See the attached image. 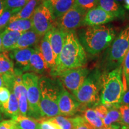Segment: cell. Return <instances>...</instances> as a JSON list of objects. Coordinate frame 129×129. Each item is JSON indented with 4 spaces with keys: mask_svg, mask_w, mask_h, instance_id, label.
I'll use <instances>...</instances> for the list:
<instances>
[{
    "mask_svg": "<svg viewBox=\"0 0 129 129\" xmlns=\"http://www.w3.org/2000/svg\"><path fill=\"white\" fill-rule=\"evenodd\" d=\"M87 62L86 51L74 31L66 35L62 51L51 70L53 77L59 76L62 72L72 69L84 67Z\"/></svg>",
    "mask_w": 129,
    "mask_h": 129,
    "instance_id": "1",
    "label": "cell"
},
{
    "mask_svg": "<svg viewBox=\"0 0 129 129\" xmlns=\"http://www.w3.org/2000/svg\"><path fill=\"white\" fill-rule=\"evenodd\" d=\"M39 88L41 117L51 118L60 115L58 100L63 88L60 81L43 77L39 80Z\"/></svg>",
    "mask_w": 129,
    "mask_h": 129,
    "instance_id": "2",
    "label": "cell"
},
{
    "mask_svg": "<svg viewBox=\"0 0 129 129\" xmlns=\"http://www.w3.org/2000/svg\"><path fill=\"white\" fill-rule=\"evenodd\" d=\"M125 91L122 65L102 74L100 103L107 107L119 105Z\"/></svg>",
    "mask_w": 129,
    "mask_h": 129,
    "instance_id": "3",
    "label": "cell"
},
{
    "mask_svg": "<svg viewBox=\"0 0 129 129\" xmlns=\"http://www.w3.org/2000/svg\"><path fill=\"white\" fill-rule=\"evenodd\" d=\"M115 37L114 29L108 26H89L81 32V44L85 51L96 55L109 47Z\"/></svg>",
    "mask_w": 129,
    "mask_h": 129,
    "instance_id": "4",
    "label": "cell"
},
{
    "mask_svg": "<svg viewBox=\"0 0 129 129\" xmlns=\"http://www.w3.org/2000/svg\"><path fill=\"white\" fill-rule=\"evenodd\" d=\"M101 75L99 70L89 73L80 88L74 95L80 104L98 105L100 102L99 93L101 90Z\"/></svg>",
    "mask_w": 129,
    "mask_h": 129,
    "instance_id": "5",
    "label": "cell"
},
{
    "mask_svg": "<svg viewBox=\"0 0 129 129\" xmlns=\"http://www.w3.org/2000/svg\"><path fill=\"white\" fill-rule=\"evenodd\" d=\"M40 78L33 72H26L22 75V80L26 90L29 111L28 115L39 120L41 118L40 109Z\"/></svg>",
    "mask_w": 129,
    "mask_h": 129,
    "instance_id": "6",
    "label": "cell"
},
{
    "mask_svg": "<svg viewBox=\"0 0 129 129\" xmlns=\"http://www.w3.org/2000/svg\"><path fill=\"white\" fill-rule=\"evenodd\" d=\"M128 50L129 26L124 29L112 41L108 53V62L109 66L116 68L122 65Z\"/></svg>",
    "mask_w": 129,
    "mask_h": 129,
    "instance_id": "7",
    "label": "cell"
},
{
    "mask_svg": "<svg viewBox=\"0 0 129 129\" xmlns=\"http://www.w3.org/2000/svg\"><path fill=\"white\" fill-rule=\"evenodd\" d=\"M30 19L32 29L40 37L44 36L55 25V20L46 1L35 9Z\"/></svg>",
    "mask_w": 129,
    "mask_h": 129,
    "instance_id": "8",
    "label": "cell"
},
{
    "mask_svg": "<svg viewBox=\"0 0 129 129\" xmlns=\"http://www.w3.org/2000/svg\"><path fill=\"white\" fill-rule=\"evenodd\" d=\"M86 11L74 5L71 9L57 19L56 25L64 31L72 32L76 29L84 25Z\"/></svg>",
    "mask_w": 129,
    "mask_h": 129,
    "instance_id": "9",
    "label": "cell"
},
{
    "mask_svg": "<svg viewBox=\"0 0 129 129\" xmlns=\"http://www.w3.org/2000/svg\"><path fill=\"white\" fill-rule=\"evenodd\" d=\"M89 70L85 67L66 71L59 75L62 85L72 95L76 93L89 74Z\"/></svg>",
    "mask_w": 129,
    "mask_h": 129,
    "instance_id": "10",
    "label": "cell"
},
{
    "mask_svg": "<svg viewBox=\"0 0 129 129\" xmlns=\"http://www.w3.org/2000/svg\"><path fill=\"white\" fill-rule=\"evenodd\" d=\"M80 106L81 104L75 97L64 87L63 88L58 100V108L60 115L64 117L73 116L78 112Z\"/></svg>",
    "mask_w": 129,
    "mask_h": 129,
    "instance_id": "11",
    "label": "cell"
},
{
    "mask_svg": "<svg viewBox=\"0 0 129 129\" xmlns=\"http://www.w3.org/2000/svg\"><path fill=\"white\" fill-rule=\"evenodd\" d=\"M117 18L114 14L106 12L98 6L87 11L84 19V25L96 26L103 25Z\"/></svg>",
    "mask_w": 129,
    "mask_h": 129,
    "instance_id": "12",
    "label": "cell"
},
{
    "mask_svg": "<svg viewBox=\"0 0 129 129\" xmlns=\"http://www.w3.org/2000/svg\"><path fill=\"white\" fill-rule=\"evenodd\" d=\"M67 33L68 32L64 31L58 28L57 26L54 25L47 33L45 34L50 44L56 62L62 51Z\"/></svg>",
    "mask_w": 129,
    "mask_h": 129,
    "instance_id": "13",
    "label": "cell"
},
{
    "mask_svg": "<svg viewBox=\"0 0 129 129\" xmlns=\"http://www.w3.org/2000/svg\"><path fill=\"white\" fill-rule=\"evenodd\" d=\"M11 51V53H9V55L18 66V69L22 72L29 71L30 59L34 51V48L13 49Z\"/></svg>",
    "mask_w": 129,
    "mask_h": 129,
    "instance_id": "14",
    "label": "cell"
},
{
    "mask_svg": "<svg viewBox=\"0 0 129 129\" xmlns=\"http://www.w3.org/2000/svg\"><path fill=\"white\" fill-rule=\"evenodd\" d=\"M119 106V105H115L108 107V110L107 114L103 120L106 128L110 129H125L126 128L124 127L121 123V117Z\"/></svg>",
    "mask_w": 129,
    "mask_h": 129,
    "instance_id": "15",
    "label": "cell"
},
{
    "mask_svg": "<svg viewBox=\"0 0 129 129\" xmlns=\"http://www.w3.org/2000/svg\"><path fill=\"white\" fill-rule=\"evenodd\" d=\"M50 9L54 20L65 14L74 4V0H45Z\"/></svg>",
    "mask_w": 129,
    "mask_h": 129,
    "instance_id": "16",
    "label": "cell"
},
{
    "mask_svg": "<svg viewBox=\"0 0 129 129\" xmlns=\"http://www.w3.org/2000/svg\"><path fill=\"white\" fill-rule=\"evenodd\" d=\"M38 47L48 68L51 70L53 69L56 66L55 58L50 44L46 35L41 38Z\"/></svg>",
    "mask_w": 129,
    "mask_h": 129,
    "instance_id": "17",
    "label": "cell"
},
{
    "mask_svg": "<svg viewBox=\"0 0 129 129\" xmlns=\"http://www.w3.org/2000/svg\"><path fill=\"white\" fill-rule=\"evenodd\" d=\"M41 37L32 29L23 32L19 37L18 41L13 49H22L34 46H36Z\"/></svg>",
    "mask_w": 129,
    "mask_h": 129,
    "instance_id": "18",
    "label": "cell"
},
{
    "mask_svg": "<svg viewBox=\"0 0 129 129\" xmlns=\"http://www.w3.org/2000/svg\"><path fill=\"white\" fill-rule=\"evenodd\" d=\"M49 69L43 59L38 46L34 48V51L32 54L29 62V71H32L37 74H43Z\"/></svg>",
    "mask_w": 129,
    "mask_h": 129,
    "instance_id": "19",
    "label": "cell"
},
{
    "mask_svg": "<svg viewBox=\"0 0 129 129\" xmlns=\"http://www.w3.org/2000/svg\"><path fill=\"white\" fill-rule=\"evenodd\" d=\"M45 0H29L25 6L19 12L12 17L10 21L17 19H29L31 18L35 9Z\"/></svg>",
    "mask_w": 129,
    "mask_h": 129,
    "instance_id": "20",
    "label": "cell"
},
{
    "mask_svg": "<svg viewBox=\"0 0 129 129\" xmlns=\"http://www.w3.org/2000/svg\"><path fill=\"white\" fill-rule=\"evenodd\" d=\"M22 33L4 29L1 33L3 49L4 51H11L18 41Z\"/></svg>",
    "mask_w": 129,
    "mask_h": 129,
    "instance_id": "21",
    "label": "cell"
},
{
    "mask_svg": "<svg viewBox=\"0 0 129 129\" xmlns=\"http://www.w3.org/2000/svg\"><path fill=\"white\" fill-rule=\"evenodd\" d=\"M97 6L117 17H120L124 14V11L116 0H98Z\"/></svg>",
    "mask_w": 129,
    "mask_h": 129,
    "instance_id": "22",
    "label": "cell"
},
{
    "mask_svg": "<svg viewBox=\"0 0 129 129\" xmlns=\"http://www.w3.org/2000/svg\"><path fill=\"white\" fill-rule=\"evenodd\" d=\"M16 123L17 129H37L39 127V122L37 120L28 116L19 114L12 118Z\"/></svg>",
    "mask_w": 129,
    "mask_h": 129,
    "instance_id": "23",
    "label": "cell"
},
{
    "mask_svg": "<svg viewBox=\"0 0 129 129\" xmlns=\"http://www.w3.org/2000/svg\"><path fill=\"white\" fill-rule=\"evenodd\" d=\"M5 29L23 33L32 29L31 19H17L10 22Z\"/></svg>",
    "mask_w": 129,
    "mask_h": 129,
    "instance_id": "24",
    "label": "cell"
},
{
    "mask_svg": "<svg viewBox=\"0 0 129 129\" xmlns=\"http://www.w3.org/2000/svg\"><path fill=\"white\" fill-rule=\"evenodd\" d=\"M13 60L9 55L8 51L0 53V75L14 71Z\"/></svg>",
    "mask_w": 129,
    "mask_h": 129,
    "instance_id": "25",
    "label": "cell"
},
{
    "mask_svg": "<svg viewBox=\"0 0 129 129\" xmlns=\"http://www.w3.org/2000/svg\"><path fill=\"white\" fill-rule=\"evenodd\" d=\"M1 113L4 114L7 117H11L12 119L17 117L20 114H19L18 99L12 91H11L9 102Z\"/></svg>",
    "mask_w": 129,
    "mask_h": 129,
    "instance_id": "26",
    "label": "cell"
},
{
    "mask_svg": "<svg viewBox=\"0 0 129 129\" xmlns=\"http://www.w3.org/2000/svg\"><path fill=\"white\" fill-rule=\"evenodd\" d=\"M85 120L88 124L94 128H104L105 125L103 120L97 115L94 109L87 108L84 112V116Z\"/></svg>",
    "mask_w": 129,
    "mask_h": 129,
    "instance_id": "27",
    "label": "cell"
},
{
    "mask_svg": "<svg viewBox=\"0 0 129 129\" xmlns=\"http://www.w3.org/2000/svg\"><path fill=\"white\" fill-rule=\"evenodd\" d=\"M50 120L55 122L62 129H74V123L72 118L57 115L56 117L51 118Z\"/></svg>",
    "mask_w": 129,
    "mask_h": 129,
    "instance_id": "28",
    "label": "cell"
},
{
    "mask_svg": "<svg viewBox=\"0 0 129 129\" xmlns=\"http://www.w3.org/2000/svg\"><path fill=\"white\" fill-rule=\"evenodd\" d=\"M29 0H5V10L14 11L17 13Z\"/></svg>",
    "mask_w": 129,
    "mask_h": 129,
    "instance_id": "29",
    "label": "cell"
},
{
    "mask_svg": "<svg viewBox=\"0 0 129 129\" xmlns=\"http://www.w3.org/2000/svg\"><path fill=\"white\" fill-rule=\"evenodd\" d=\"M19 114L21 115L28 116L29 105L26 93H22L18 99Z\"/></svg>",
    "mask_w": 129,
    "mask_h": 129,
    "instance_id": "30",
    "label": "cell"
},
{
    "mask_svg": "<svg viewBox=\"0 0 129 129\" xmlns=\"http://www.w3.org/2000/svg\"><path fill=\"white\" fill-rule=\"evenodd\" d=\"M98 0H74V4L84 10L87 11L98 6Z\"/></svg>",
    "mask_w": 129,
    "mask_h": 129,
    "instance_id": "31",
    "label": "cell"
},
{
    "mask_svg": "<svg viewBox=\"0 0 129 129\" xmlns=\"http://www.w3.org/2000/svg\"><path fill=\"white\" fill-rule=\"evenodd\" d=\"M16 13L14 11L5 10L2 14L0 16V32L6 29L12 17Z\"/></svg>",
    "mask_w": 129,
    "mask_h": 129,
    "instance_id": "32",
    "label": "cell"
},
{
    "mask_svg": "<svg viewBox=\"0 0 129 129\" xmlns=\"http://www.w3.org/2000/svg\"><path fill=\"white\" fill-rule=\"evenodd\" d=\"M10 94V90L6 87L3 86L0 88V111L1 112L7 104Z\"/></svg>",
    "mask_w": 129,
    "mask_h": 129,
    "instance_id": "33",
    "label": "cell"
},
{
    "mask_svg": "<svg viewBox=\"0 0 129 129\" xmlns=\"http://www.w3.org/2000/svg\"><path fill=\"white\" fill-rule=\"evenodd\" d=\"M122 77L124 83L126 84V88H129V50L127 53L124 60L122 64Z\"/></svg>",
    "mask_w": 129,
    "mask_h": 129,
    "instance_id": "34",
    "label": "cell"
},
{
    "mask_svg": "<svg viewBox=\"0 0 129 129\" xmlns=\"http://www.w3.org/2000/svg\"><path fill=\"white\" fill-rule=\"evenodd\" d=\"M74 123V129H93V128L87 122L82 116H77L72 118Z\"/></svg>",
    "mask_w": 129,
    "mask_h": 129,
    "instance_id": "35",
    "label": "cell"
},
{
    "mask_svg": "<svg viewBox=\"0 0 129 129\" xmlns=\"http://www.w3.org/2000/svg\"><path fill=\"white\" fill-rule=\"evenodd\" d=\"M119 110L122 125L126 128H129V105H120Z\"/></svg>",
    "mask_w": 129,
    "mask_h": 129,
    "instance_id": "36",
    "label": "cell"
},
{
    "mask_svg": "<svg viewBox=\"0 0 129 129\" xmlns=\"http://www.w3.org/2000/svg\"><path fill=\"white\" fill-rule=\"evenodd\" d=\"M39 128L40 129H62L57 124L50 119L39 122Z\"/></svg>",
    "mask_w": 129,
    "mask_h": 129,
    "instance_id": "37",
    "label": "cell"
},
{
    "mask_svg": "<svg viewBox=\"0 0 129 129\" xmlns=\"http://www.w3.org/2000/svg\"><path fill=\"white\" fill-rule=\"evenodd\" d=\"M94 110L95 111V112L96 113L97 115H98L101 120H103L105 118L106 114H107L108 108V107H106L105 105H104L99 104L98 105L96 106H95Z\"/></svg>",
    "mask_w": 129,
    "mask_h": 129,
    "instance_id": "38",
    "label": "cell"
},
{
    "mask_svg": "<svg viewBox=\"0 0 129 129\" xmlns=\"http://www.w3.org/2000/svg\"><path fill=\"white\" fill-rule=\"evenodd\" d=\"M0 129H17L14 121L11 120H3L0 122Z\"/></svg>",
    "mask_w": 129,
    "mask_h": 129,
    "instance_id": "39",
    "label": "cell"
},
{
    "mask_svg": "<svg viewBox=\"0 0 129 129\" xmlns=\"http://www.w3.org/2000/svg\"><path fill=\"white\" fill-rule=\"evenodd\" d=\"M120 105H129V88L124 93L120 101Z\"/></svg>",
    "mask_w": 129,
    "mask_h": 129,
    "instance_id": "40",
    "label": "cell"
},
{
    "mask_svg": "<svg viewBox=\"0 0 129 129\" xmlns=\"http://www.w3.org/2000/svg\"><path fill=\"white\" fill-rule=\"evenodd\" d=\"M5 10V0H0V16Z\"/></svg>",
    "mask_w": 129,
    "mask_h": 129,
    "instance_id": "41",
    "label": "cell"
},
{
    "mask_svg": "<svg viewBox=\"0 0 129 129\" xmlns=\"http://www.w3.org/2000/svg\"><path fill=\"white\" fill-rule=\"evenodd\" d=\"M124 7L127 10H129V0H124Z\"/></svg>",
    "mask_w": 129,
    "mask_h": 129,
    "instance_id": "42",
    "label": "cell"
},
{
    "mask_svg": "<svg viewBox=\"0 0 129 129\" xmlns=\"http://www.w3.org/2000/svg\"><path fill=\"white\" fill-rule=\"evenodd\" d=\"M5 51L3 49V45H2V40H1V33H0V53Z\"/></svg>",
    "mask_w": 129,
    "mask_h": 129,
    "instance_id": "43",
    "label": "cell"
},
{
    "mask_svg": "<svg viewBox=\"0 0 129 129\" xmlns=\"http://www.w3.org/2000/svg\"><path fill=\"white\" fill-rule=\"evenodd\" d=\"M4 86V82H3V80L1 75H0V88Z\"/></svg>",
    "mask_w": 129,
    "mask_h": 129,
    "instance_id": "44",
    "label": "cell"
},
{
    "mask_svg": "<svg viewBox=\"0 0 129 129\" xmlns=\"http://www.w3.org/2000/svg\"><path fill=\"white\" fill-rule=\"evenodd\" d=\"M1 120H2V114H1V111H0V122L1 121Z\"/></svg>",
    "mask_w": 129,
    "mask_h": 129,
    "instance_id": "45",
    "label": "cell"
},
{
    "mask_svg": "<svg viewBox=\"0 0 129 129\" xmlns=\"http://www.w3.org/2000/svg\"><path fill=\"white\" fill-rule=\"evenodd\" d=\"M116 1H117L118 3H121V2H123L124 0H116Z\"/></svg>",
    "mask_w": 129,
    "mask_h": 129,
    "instance_id": "46",
    "label": "cell"
},
{
    "mask_svg": "<svg viewBox=\"0 0 129 129\" xmlns=\"http://www.w3.org/2000/svg\"><path fill=\"white\" fill-rule=\"evenodd\" d=\"M93 129H110V128H106V127H104V128H93Z\"/></svg>",
    "mask_w": 129,
    "mask_h": 129,
    "instance_id": "47",
    "label": "cell"
},
{
    "mask_svg": "<svg viewBox=\"0 0 129 129\" xmlns=\"http://www.w3.org/2000/svg\"><path fill=\"white\" fill-rule=\"evenodd\" d=\"M37 129H40V128H39V127H38V128H37Z\"/></svg>",
    "mask_w": 129,
    "mask_h": 129,
    "instance_id": "48",
    "label": "cell"
},
{
    "mask_svg": "<svg viewBox=\"0 0 129 129\" xmlns=\"http://www.w3.org/2000/svg\"><path fill=\"white\" fill-rule=\"evenodd\" d=\"M125 129H129V128H125Z\"/></svg>",
    "mask_w": 129,
    "mask_h": 129,
    "instance_id": "49",
    "label": "cell"
}]
</instances>
